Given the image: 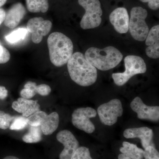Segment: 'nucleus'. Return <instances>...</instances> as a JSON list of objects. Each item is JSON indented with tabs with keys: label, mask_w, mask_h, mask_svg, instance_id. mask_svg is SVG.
Wrapping results in <instances>:
<instances>
[{
	"label": "nucleus",
	"mask_w": 159,
	"mask_h": 159,
	"mask_svg": "<svg viewBox=\"0 0 159 159\" xmlns=\"http://www.w3.org/2000/svg\"><path fill=\"white\" fill-rule=\"evenodd\" d=\"M8 90L6 89L5 87L0 86V99H6L8 96Z\"/></svg>",
	"instance_id": "7c9ffc66"
},
{
	"label": "nucleus",
	"mask_w": 159,
	"mask_h": 159,
	"mask_svg": "<svg viewBox=\"0 0 159 159\" xmlns=\"http://www.w3.org/2000/svg\"><path fill=\"white\" fill-rule=\"evenodd\" d=\"M52 24L51 21L44 20L42 17H34L27 23V29L31 34V39L34 43H39L43 37L51 31Z\"/></svg>",
	"instance_id": "1a4fd4ad"
},
{
	"label": "nucleus",
	"mask_w": 159,
	"mask_h": 159,
	"mask_svg": "<svg viewBox=\"0 0 159 159\" xmlns=\"http://www.w3.org/2000/svg\"><path fill=\"white\" fill-rule=\"evenodd\" d=\"M48 45L50 60L56 66L65 65L73 55L74 45L72 41L61 32L51 33L48 38Z\"/></svg>",
	"instance_id": "f03ea898"
},
{
	"label": "nucleus",
	"mask_w": 159,
	"mask_h": 159,
	"mask_svg": "<svg viewBox=\"0 0 159 159\" xmlns=\"http://www.w3.org/2000/svg\"><path fill=\"white\" fill-rule=\"evenodd\" d=\"M10 54L6 48L0 44V64H4L9 61Z\"/></svg>",
	"instance_id": "cd10ccee"
},
{
	"label": "nucleus",
	"mask_w": 159,
	"mask_h": 159,
	"mask_svg": "<svg viewBox=\"0 0 159 159\" xmlns=\"http://www.w3.org/2000/svg\"><path fill=\"white\" fill-rule=\"evenodd\" d=\"M142 2L148 3V6L150 9L153 10L159 9V0H140Z\"/></svg>",
	"instance_id": "c756f323"
},
{
	"label": "nucleus",
	"mask_w": 159,
	"mask_h": 159,
	"mask_svg": "<svg viewBox=\"0 0 159 159\" xmlns=\"http://www.w3.org/2000/svg\"><path fill=\"white\" fill-rule=\"evenodd\" d=\"M3 159H19L18 158H17V157L12 156H7L5 157Z\"/></svg>",
	"instance_id": "72a5a7b5"
},
{
	"label": "nucleus",
	"mask_w": 159,
	"mask_h": 159,
	"mask_svg": "<svg viewBox=\"0 0 159 159\" xmlns=\"http://www.w3.org/2000/svg\"><path fill=\"white\" fill-rule=\"evenodd\" d=\"M145 44L148 46L146 54L148 57L157 59L159 57V25H157L149 31Z\"/></svg>",
	"instance_id": "dca6fc26"
},
{
	"label": "nucleus",
	"mask_w": 159,
	"mask_h": 159,
	"mask_svg": "<svg viewBox=\"0 0 159 159\" xmlns=\"http://www.w3.org/2000/svg\"><path fill=\"white\" fill-rule=\"evenodd\" d=\"M71 159H93L91 156L89 148L84 146H80L73 154Z\"/></svg>",
	"instance_id": "b1692460"
},
{
	"label": "nucleus",
	"mask_w": 159,
	"mask_h": 159,
	"mask_svg": "<svg viewBox=\"0 0 159 159\" xmlns=\"http://www.w3.org/2000/svg\"><path fill=\"white\" fill-rule=\"evenodd\" d=\"M132 110L140 119L157 122L159 120V107L146 105L139 97H136L130 103Z\"/></svg>",
	"instance_id": "9d476101"
},
{
	"label": "nucleus",
	"mask_w": 159,
	"mask_h": 159,
	"mask_svg": "<svg viewBox=\"0 0 159 159\" xmlns=\"http://www.w3.org/2000/svg\"><path fill=\"white\" fill-rule=\"evenodd\" d=\"M9 129L12 130H19L25 128L27 125V118L22 116L14 117Z\"/></svg>",
	"instance_id": "5701e85b"
},
{
	"label": "nucleus",
	"mask_w": 159,
	"mask_h": 159,
	"mask_svg": "<svg viewBox=\"0 0 159 159\" xmlns=\"http://www.w3.org/2000/svg\"><path fill=\"white\" fill-rule=\"evenodd\" d=\"M59 122V116L57 113L53 112L47 115L40 125L43 133L45 135H50L53 134L57 129Z\"/></svg>",
	"instance_id": "a211bd4d"
},
{
	"label": "nucleus",
	"mask_w": 159,
	"mask_h": 159,
	"mask_svg": "<svg viewBox=\"0 0 159 159\" xmlns=\"http://www.w3.org/2000/svg\"><path fill=\"white\" fill-rule=\"evenodd\" d=\"M7 0H0V7L5 5Z\"/></svg>",
	"instance_id": "f704fd0d"
},
{
	"label": "nucleus",
	"mask_w": 159,
	"mask_h": 159,
	"mask_svg": "<svg viewBox=\"0 0 159 159\" xmlns=\"http://www.w3.org/2000/svg\"><path fill=\"white\" fill-rule=\"evenodd\" d=\"M84 56L91 65L102 71L114 68L120 63L123 58L121 52L112 46L102 49L89 48L86 51Z\"/></svg>",
	"instance_id": "7ed1b4c3"
},
{
	"label": "nucleus",
	"mask_w": 159,
	"mask_h": 159,
	"mask_svg": "<svg viewBox=\"0 0 159 159\" xmlns=\"http://www.w3.org/2000/svg\"><path fill=\"white\" fill-rule=\"evenodd\" d=\"M14 117L3 111H0V129H6L9 128Z\"/></svg>",
	"instance_id": "393cba45"
},
{
	"label": "nucleus",
	"mask_w": 159,
	"mask_h": 159,
	"mask_svg": "<svg viewBox=\"0 0 159 159\" xmlns=\"http://www.w3.org/2000/svg\"><path fill=\"white\" fill-rule=\"evenodd\" d=\"M148 16L147 10L141 7H134L130 11L129 29L134 39L144 41L149 32L145 19Z\"/></svg>",
	"instance_id": "39448f33"
},
{
	"label": "nucleus",
	"mask_w": 159,
	"mask_h": 159,
	"mask_svg": "<svg viewBox=\"0 0 159 159\" xmlns=\"http://www.w3.org/2000/svg\"><path fill=\"white\" fill-rule=\"evenodd\" d=\"M27 29L20 28L12 31L11 33L6 36V39L10 43H15L24 39L28 34Z\"/></svg>",
	"instance_id": "412c9836"
},
{
	"label": "nucleus",
	"mask_w": 159,
	"mask_h": 159,
	"mask_svg": "<svg viewBox=\"0 0 159 159\" xmlns=\"http://www.w3.org/2000/svg\"><path fill=\"white\" fill-rule=\"evenodd\" d=\"M143 157L145 159H159V153L156 148L150 145L145 148Z\"/></svg>",
	"instance_id": "a878e982"
},
{
	"label": "nucleus",
	"mask_w": 159,
	"mask_h": 159,
	"mask_svg": "<svg viewBox=\"0 0 159 159\" xmlns=\"http://www.w3.org/2000/svg\"><path fill=\"white\" fill-rule=\"evenodd\" d=\"M11 107L15 111L22 114L23 116L26 118L39 111L40 108L38 100L26 99L22 97L12 102Z\"/></svg>",
	"instance_id": "2eb2a0df"
},
{
	"label": "nucleus",
	"mask_w": 159,
	"mask_h": 159,
	"mask_svg": "<svg viewBox=\"0 0 159 159\" xmlns=\"http://www.w3.org/2000/svg\"><path fill=\"white\" fill-rule=\"evenodd\" d=\"M35 93L42 96H47L51 93V89L49 85L46 84L36 85L34 89Z\"/></svg>",
	"instance_id": "bb28decb"
},
{
	"label": "nucleus",
	"mask_w": 159,
	"mask_h": 159,
	"mask_svg": "<svg viewBox=\"0 0 159 159\" xmlns=\"http://www.w3.org/2000/svg\"><path fill=\"white\" fill-rule=\"evenodd\" d=\"M78 3L85 10L80 22L81 28L86 30L99 27L102 14L99 0H78Z\"/></svg>",
	"instance_id": "423d86ee"
},
{
	"label": "nucleus",
	"mask_w": 159,
	"mask_h": 159,
	"mask_svg": "<svg viewBox=\"0 0 159 159\" xmlns=\"http://www.w3.org/2000/svg\"><path fill=\"white\" fill-rule=\"evenodd\" d=\"M67 63L71 79L78 85L89 86L97 81V69L87 60L82 53H74Z\"/></svg>",
	"instance_id": "f257e3e1"
},
{
	"label": "nucleus",
	"mask_w": 159,
	"mask_h": 159,
	"mask_svg": "<svg viewBox=\"0 0 159 159\" xmlns=\"http://www.w3.org/2000/svg\"><path fill=\"white\" fill-rule=\"evenodd\" d=\"M125 70L123 73H114L112 75L115 84L119 86L124 85L134 75L144 74L147 66L142 57L135 55H128L124 59Z\"/></svg>",
	"instance_id": "20e7f679"
},
{
	"label": "nucleus",
	"mask_w": 159,
	"mask_h": 159,
	"mask_svg": "<svg viewBox=\"0 0 159 159\" xmlns=\"http://www.w3.org/2000/svg\"><path fill=\"white\" fill-rule=\"evenodd\" d=\"M42 133L40 126L30 125L28 133L23 137V141L27 143H37L42 139Z\"/></svg>",
	"instance_id": "aec40b11"
},
{
	"label": "nucleus",
	"mask_w": 159,
	"mask_h": 159,
	"mask_svg": "<svg viewBox=\"0 0 159 159\" xmlns=\"http://www.w3.org/2000/svg\"><path fill=\"white\" fill-rule=\"evenodd\" d=\"M97 113L102 124L111 126L116 124L118 117L123 114L122 102L119 99H111L109 102L99 106Z\"/></svg>",
	"instance_id": "0eeeda50"
},
{
	"label": "nucleus",
	"mask_w": 159,
	"mask_h": 159,
	"mask_svg": "<svg viewBox=\"0 0 159 159\" xmlns=\"http://www.w3.org/2000/svg\"><path fill=\"white\" fill-rule=\"evenodd\" d=\"M36 93L34 91L29 89L24 88L20 91V95L22 98L26 99H30L35 96Z\"/></svg>",
	"instance_id": "c85d7f7f"
},
{
	"label": "nucleus",
	"mask_w": 159,
	"mask_h": 159,
	"mask_svg": "<svg viewBox=\"0 0 159 159\" xmlns=\"http://www.w3.org/2000/svg\"><path fill=\"white\" fill-rule=\"evenodd\" d=\"M27 9L33 13L47 12L49 9L48 0H25Z\"/></svg>",
	"instance_id": "6ab92c4d"
},
{
	"label": "nucleus",
	"mask_w": 159,
	"mask_h": 159,
	"mask_svg": "<svg viewBox=\"0 0 159 159\" xmlns=\"http://www.w3.org/2000/svg\"><path fill=\"white\" fill-rule=\"evenodd\" d=\"M48 114L43 111H37L27 118V123L31 126H40L43 119Z\"/></svg>",
	"instance_id": "4be33fe9"
},
{
	"label": "nucleus",
	"mask_w": 159,
	"mask_h": 159,
	"mask_svg": "<svg viewBox=\"0 0 159 159\" xmlns=\"http://www.w3.org/2000/svg\"><path fill=\"white\" fill-rule=\"evenodd\" d=\"M123 136L127 139H140L142 147L145 149L151 145L153 139V132L152 129L147 127L128 128L124 131Z\"/></svg>",
	"instance_id": "ddd939ff"
},
{
	"label": "nucleus",
	"mask_w": 159,
	"mask_h": 159,
	"mask_svg": "<svg viewBox=\"0 0 159 159\" xmlns=\"http://www.w3.org/2000/svg\"><path fill=\"white\" fill-rule=\"evenodd\" d=\"M57 140L64 146L59 155V159H71L77 148L79 143L73 133L68 130L60 131L56 136Z\"/></svg>",
	"instance_id": "9b49d317"
},
{
	"label": "nucleus",
	"mask_w": 159,
	"mask_h": 159,
	"mask_svg": "<svg viewBox=\"0 0 159 159\" xmlns=\"http://www.w3.org/2000/svg\"><path fill=\"white\" fill-rule=\"evenodd\" d=\"M97 115V111L92 107H80L75 109L72 114V123L75 127L86 133H93L95 126L90 119L95 118Z\"/></svg>",
	"instance_id": "6e6552de"
},
{
	"label": "nucleus",
	"mask_w": 159,
	"mask_h": 159,
	"mask_svg": "<svg viewBox=\"0 0 159 159\" xmlns=\"http://www.w3.org/2000/svg\"><path fill=\"white\" fill-rule=\"evenodd\" d=\"M26 13L25 8L20 3H17L11 6L6 13L4 21L5 26L10 29L17 27Z\"/></svg>",
	"instance_id": "4468645a"
},
{
	"label": "nucleus",
	"mask_w": 159,
	"mask_h": 159,
	"mask_svg": "<svg viewBox=\"0 0 159 159\" xmlns=\"http://www.w3.org/2000/svg\"><path fill=\"white\" fill-rule=\"evenodd\" d=\"M111 24L116 31L120 34L127 33L129 30V16L127 9L123 7L117 8L109 16Z\"/></svg>",
	"instance_id": "f8f14e48"
},
{
	"label": "nucleus",
	"mask_w": 159,
	"mask_h": 159,
	"mask_svg": "<svg viewBox=\"0 0 159 159\" xmlns=\"http://www.w3.org/2000/svg\"><path fill=\"white\" fill-rule=\"evenodd\" d=\"M36 85H36V84L35 83L29 81L25 84L24 88L30 89L35 92L34 89H35V88Z\"/></svg>",
	"instance_id": "2f4dec72"
},
{
	"label": "nucleus",
	"mask_w": 159,
	"mask_h": 159,
	"mask_svg": "<svg viewBox=\"0 0 159 159\" xmlns=\"http://www.w3.org/2000/svg\"><path fill=\"white\" fill-rule=\"evenodd\" d=\"M6 13L4 9L0 8V26L2 23L5 21L6 19Z\"/></svg>",
	"instance_id": "473e14b6"
},
{
	"label": "nucleus",
	"mask_w": 159,
	"mask_h": 159,
	"mask_svg": "<svg viewBox=\"0 0 159 159\" xmlns=\"http://www.w3.org/2000/svg\"><path fill=\"white\" fill-rule=\"evenodd\" d=\"M121 153L118 156V159H143L144 150L137 145L129 142H124L122 147L120 148Z\"/></svg>",
	"instance_id": "f3484780"
}]
</instances>
